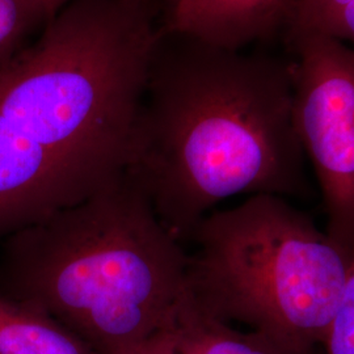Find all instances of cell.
<instances>
[{
  "label": "cell",
  "mask_w": 354,
  "mask_h": 354,
  "mask_svg": "<svg viewBox=\"0 0 354 354\" xmlns=\"http://www.w3.org/2000/svg\"><path fill=\"white\" fill-rule=\"evenodd\" d=\"M294 121L314 168L327 214V234L354 253V50L333 38H286Z\"/></svg>",
  "instance_id": "4"
},
{
  "label": "cell",
  "mask_w": 354,
  "mask_h": 354,
  "mask_svg": "<svg viewBox=\"0 0 354 354\" xmlns=\"http://www.w3.org/2000/svg\"><path fill=\"white\" fill-rule=\"evenodd\" d=\"M177 354H320L304 352L257 330H241L205 311L188 286L169 326Z\"/></svg>",
  "instance_id": "6"
},
{
  "label": "cell",
  "mask_w": 354,
  "mask_h": 354,
  "mask_svg": "<svg viewBox=\"0 0 354 354\" xmlns=\"http://www.w3.org/2000/svg\"><path fill=\"white\" fill-rule=\"evenodd\" d=\"M59 11L54 0H0V68L29 48Z\"/></svg>",
  "instance_id": "8"
},
{
  "label": "cell",
  "mask_w": 354,
  "mask_h": 354,
  "mask_svg": "<svg viewBox=\"0 0 354 354\" xmlns=\"http://www.w3.org/2000/svg\"><path fill=\"white\" fill-rule=\"evenodd\" d=\"M0 354H95L50 315L0 295Z\"/></svg>",
  "instance_id": "7"
},
{
  "label": "cell",
  "mask_w": 354,
  "mask_h": 354,
  "mask_svg": "<svg viewBox=\"0 0 354 354\" xmlns=\"http://www.w3.org/2000/svg\"><path fill=\"white\" fill-rule=\"evenodd\" d=\"M306 160L290 61L219 48L162 23L125 172L172 236L189 241L235 196H304Z\"/></svg>",
  "instance_id": "1"
},
{
  "label": "cell",
  "mask_w": 354,
  "mask_h": 354,
  "mask_svg": "<svg viewBox=\"0 0 354 354\" xmlns=\"http://www.w3.org/2000/svg\"><path fill=\"white\" fill-rule=\"evenodd\" d=\"M315 35L354 50V0H302L283 37Z\"/></svg>",
  "instance_id": "9"
},
{
  "label": "cell",
  "mask_w": 354,
  "mask_h": 354,
  "mask_svg": "<svg viewBox=\"0 0 354 354\" xmlns=\"http://www.w3.org/2000/svg\"><path fill=\"white\" fill-rule=\"evenodd\" d=\"M320 354H354V253L337 308L320 345Z\"/></svg>",
  "instance_id": "10"
},
{
  "label": "cell",
  "mask_w": 354,
  "mask_h": 354,
  "mask_svg": "<svg viewBox=\"0 0 354 354\" xmlns=\"http://www.w3.org/2000/svg\"><path fill=\"white\" fill-rule=\"evenodd\" d=\"M54 1L58 4L59 8H64V6H66L68 1H71V0H54Z\"/></svg>",
  "instance_id": "13"
},
{
  "label": "cell",
  "mask_w": 354,
  "mask_h": 354,
  "mask_svg": "<svg viewBox=\"0 0 354 354\" xmlns=\"http://www.w3.org/2000/svg\"><path fill=\"white\" fill-rule=\"evenodd\" d=\"M7 243L0 295L54 317L95 354H127L169 328L187 290L188 253L127 172Z\"/></svg>",
  "instance_id": "2"
},
{
  "label": "cell",
  "mask_w": 354,
  "mask_h": 354,
  "mask_svg": "<svg viewBox=\"0 0 354 354\" xmlns=\"http://www.w3.org/2000/svg\"><path fill=\"white\" fill-rule=\"evenodd\" d=\"M189 241L187 286L205 311L304 352H317L352 257L274 194L212 212Z\"/></svg>",
  "instance_id": "3"
},
{
  "label": "cell",
  "mask_w": 354,
  "mask_h": 354,
  "mask_svg": "<svg viewBox=\"0 0 354 354\" xmlns=\"http://www.w3.org/2000/svg\"><path fill=\"white\" fill-rule=\"evenodd\" d=\"M147 4L155 6L158 8H160L163 12L167 13L172 11L177 4L180 3V0H143Z\"/></svg>",
  "instance_id": "12"
},
{
  "label": "cell",
  "mask_w": 354,
  "mask_h": 354,
  "mask_svg": "<svg viewBox=\"0 0 354 354\" xmlns=\"http://www.w3.org/2000/svg\"><path fill=\"white\" fill-rule=\"evenodd\" d=\"M127 354H177L169 328L153 335Z\"/></svg>",
  "instance_id": "11"
},
{
  "label": "cell",
  "mask_w": 354,
  "mask_h": 354,
  "mask_svg": "<svg viewBox=\"0 0 354 354\" xmlns=\"http://www.w3.org/2000/svg\"><path fill=\"white\" fill-rule=\"evenodd\" d=\"M302 0H180L167 28L230 50H244L288 30Z\"/></svg>",
  "instance_id": "5"
}]
</instances>
